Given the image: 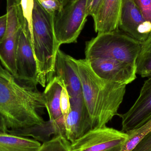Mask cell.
Masks as SVG:
<instances>
[{
    "mask_svg": "<svg viewBox=\"0 0 151 151\" xmlns=\"http://www.w3.org/2000/svg\"><path fill=\"white\" fill-rule=\"evenodd\" d=\"M45 108L44 95L37 86L19 81L0 64V114L9 129L42 124L39 112Z\"/></svg>",
    "mask_w": 151,
    "mask_h": 151,
    "instance_id": "6da1fadb",
    "label": "cell"
},
{
    "mask_svg": "<svg viewBox=\"0 0 151 151\" xmlns=\"http://www.w3.org/2000/svg\"><path fill=\"white\" fill-rule=\"evenodd\" d=\"M76 62L91 129L106 127L119 114L127 85L99 78L92 71L85 59H76Z\"/></svg>",
    "mask_w": 151,
    "mask_h": 151,
    "instance_id": "7a4b0ae2",
    "label": "cell"
},
{
    "mask_svg": "<svg viewBox=\"0 0 151 151\" xmlns=\"http://www.w3.org/2000/svg\"><path fill=\"white\" fill-rule=\"evenodd\" d=\"M32 41L38 69V83L45 87L54 77L56 56L60 46L56 39L53 16L37 0L32 15Z\"/></svg>",
    "mask_w": 151,
    "mask_h": 151,
    "instance_id": "3957f363",
    "label": "cell"
},
{
    "mask_svg": "<svg viewBox=\"0 0 151 151\" xmlns=\"http://www.w3.org/2000/svg\"><path fill=\"white\" fill-rule=\"evenodd\" d=\"M141 47V42L119 29L98 34L96 37L87 42L85 59H114L136 66Z\"/></svg>",
    "mask_w": 151,
    "mask_h": 151,
    "instance_id": "277c9868",
    "label": "cell"
},
{
    "mask_svg": "<svg viewBox=\"0 0 151 151\" xmlns=\"http://www.w3.org/2000/svg\"><path fill=\"white\" fill-rule=\"evenodd\" d=\"M88 0H66L53 15V26L59 46L76 42L88 17Z\"/></svg>",
    "mask_w": 151,
    "mask_h": 151,
    "instance_id": "5b68a950",
    "label": "cell"
},
{
    "mask_svg": "<svg viewBox=\"0 0 151 151\" xmlns=\"http://www.w3.org/2000/svg\"><path fill=\"white\" fill-rule=\"evenodd\" d=\"M128 135L106 127L91 129L71 143L70 151H105L122 145Z\"/></svg>",
    "mask_w": 151,
    "mask_h": 151,
    "instance_id": "8992f818",
    "label": "cell"
},
{
    "mask_svg": "<svg viewBox=\"0 0 151 151\" xmlns=\"http://www.w3.org/2000/svg\"><path fill=\"white\" fill-rule=\"evenodd\" d=\"M17 80L23 83L37 86L38 69L32 44L31 34L27 28L21 27L17 38L16 52Z\"/></svg>",
    "mask_w": 151,
    "mask_h": 151,
    "instance_id": "52a82bcc",
    "label": "cell"
},
{
    "mask_svg": "<svg viewBox=\"0 0 151 151\" xmlns=\"http://www.w3.org/2000/svg\"><path fill=\"white\" fill-rule=\"evenodd\" d=\"M86 60L92 71L104 80L127 85L136 79V67L128 63L107 58Z\"/></svg>",
    "mask_w": 151,
    "mask_h": 151,
    "instance_id": "ba28073f",
    "label": "cell"
},
{
    "mask_svg": "<svg viewBox=\"0 0 151 151\" xmlns=\"http://www.w3.org/2000/svg\"><path fill=\"white\" fill-rule=\"evenodd\" d=\"M122 119V132L137 128L151 119V77L145 80L138 98L129 110L118 114Z\"/></svg>",
    "mask_w": 151,
    "mask_h": 151,
    "instance_id": "9c48e42d",
    "label": "cell"
},
{
    "mask_svg": "<svg viewBox=\"0 0 151 151\" xmlns=\"http://www.w3.org/2000/svg\"><path fill=\"white\" fill-rule=\"evenodd\" d=\"M119 28L140 42L145 41L151 33V25L144 18L133 0H122Z\"/></svg>",
    "mask_w": 151,
    "mask_h": 151,
    "instance_id": "30bf717a",
    "label": "cell"
},
{
    "mask_svg": "<svg viewBox=\"0 0 151 151\" xmlns=\"http://www.w3.org/2000/svg\"><path fill=\"white\" fill-rule=\"evenodd\" d=\"M54 75L63 82L70 99L82 96L81 83L76 59L60 49L56 56Z\"/></svg>",
    "mask_w": 151,
    "mask_h": 151,
    "instance_id": "8fae6325",
    "label": "cell"
},
{
    "mask_svg": "<svg viewBox=\"0 0 151 151\" xmlns=\"http://www.w3.org/2000/svg\"><path fill=\"white\" fill-rule=\"evenodd\" d=\"M70 111L65 120V138L72 143L91 129V127L83 95L70 99Z\"/></svg>",
    "mask_w": 151,
    "mask_h": 151,
    "instance_id": "7c38bea8",
    "label": "cell"
},
{
    "mask_svg": "<svg viewBox=\"0 0 151 151\" xmlns=\"http://www.w3.org/2000/svg\"><path fill=\"white\" fill-rule=\"evenodd\" d=\"M122 0H103L92 17L98 34L119 30V22Z\"/></svg>",
    "mask_w": 151,
    "mask_h": 151,
    "instance_id": "4fadbf2b",
    "label": "cell"
},
{
    "mask_svg": "<svg viewBox=\"0 0 151 151\" xmlns=\"http://www.w3.org/2000/svg\"><path fill=\"white\" fill-rule=\"evenodd\" d=\"M64 86L59 78L54 76L48 83L43 94L49 120L65 129L64 119L60 107V97Z\"/></svg>",
    "mask_w": 151,
    "mask_h": 151,
    "instance_id": "5bb4252c",
    "label": "cell"
},
{
    "mask_svg": "<svg viewBox=\"0 0 151 151\" xmlns=\"http://www.w3.org/2000/svg\"><path fill=\"white\" fill-rule=\"evenodd\" d=\"M8 133L18 136L32 137L42 143L47 142L53 137L63 135L65 137V129L50 121H44L40 125H36L25 128L8 129Z\"/></svg>",
    "mask_w": 151,
    "mask_h": 151,
    "instance_id": "9a60e30c",
    "label": "cell"
},
{
    "mask_svg": "<svg viewBox=\"0 0 151 151\" xmlns=\"http://www.w3.org/2000/svg\"><path fill=\"white\" fill-rule=\"evenodd\" d=\"M40 142L7 133L0 134V151H38Z\"/></svg>",
    "mask_w": 151,
    "mask_h": 151,
    "instance_id": "2e32d148",
    "label": "cell"
},
{
    "mask_svg": "<svg viewBox=\"0 0 151 151\" xmlns=\"http://www.w3.org/2000/svg\"><path fill=\"white\" fill-rule=\"evenodd\" d=\"M136 67L137 74L143 78L151 77V33L145 41L141 42Z\"/></svg>",
    "mask_w": 151,
    "mask_h": 151,
    "instance_id": "e0dca14e",
    "label": "cell"
},
{
    "mask_svg": "<svg viewBox=\"0 0 151 151\" xmlns=\"http://www.w3.org/2000/svg\"><path fill=\"white\" fill-rule=\"evenodd\" d=\"M151 131V119L141 127L127 132V138L122 146L121 151H131Z\"/></svg>",
    "mask_w": 151,
    "mask_h": 151,
    "instance_id": "ac0fdd59",
    "label": "cell"
},
{
    "mask_svg": "<svg viewBox=\"0 0 151 151\" xmlns=\"http://www.w3.org/2000/svg\"><path fill=\"white\" fill-rule=\"evenodd\" d=\"M70 143L64 136H55L43 143L38 151H70Z\"/></svg>",
    "mask_w": 151,
    "mask_h": 151,
    "instance_id": "d6986e66",
    "label": "cell"
},
{
    "mask_svg": "<svg viewBox=\"0 0 151 151\" xmlns=\"http://www.w3.org/2000/svg\"><path fill=\"white\" fill-rule=\"evenodd\" d=\"M144 18L151 25V0H133Z\"/></svg>",
    "mask_w": 151,
    "mask_h": 151,
    "instance_id": "ffe728a7",
    "label": "cell"
},
{
    "mask_svg": "<svg viewBox=\"0 0 151 151\" xmlns=\"http://www.w3.org/2000/svg\"><path fill=\"white\" fill-rule=\"evenodd\" d=\"M40 5L51 15H54L59 11L63 4L59 0H37Z\"/></svg>",
    "mask_w": 151,
    "mask_h": 151,
    "instance_id": "44dd1931",
    "label": "cell"
},
{
    "mask_svg": "<svg viewBox=\"0 0 151 151\" xmlns=\"http://www.w3.org/2000/svg\"><path fill=\"white\" fill-rule=\"evenodd\" d=\"M60 107L65 120L70 111V96L65 86L60 97Z\"/></svg>",
    "mask_w": 151,
    "mask_h": 151,
    "instance_id": "7402d4cb",
    "label": "cell"
},
{
    "mask_svg": "<svg viewBox=\"0 0 151 151\" xmlns=\"http://www.w3.org/2000/svg\"><path fill=\"white\" fill-rule=\"evenodd\" d=\"M131 151H151V131Z\"/></svg>",
    "mask_w": 151,
    "mask_h": 151,
    "instance_id": "603a6c76",
    "label": "cell"
},
{
    "mask_svg": "<svg viewBox=\"0 0 151 151\" xmlns=\"http://www.w3.org/2000/svg\"><path fill=\"white\" fill-rule=\"evenodd\" d=\"M7 29V15L0 17V42L3 40L6 34Z\"/></svg>",
    "mask_w": 151,
    "mask_h": 151,
    "instance_id": "cb8c5ba5",
    "label": "cell"
},
{
    "mask_svg": "<svg viewBox=\"0 0 151 151\" xmlns=\"http://www.w3.org/2000/svg\"><path fill=\"white\" fill-rule=\"evenodd\" d=\"M103 1V0H93L88 12V16H91L92 17H94Z\"/></svg>",
    "mask_w": 151,
    "mask_h": 151,
    "instance_id": "d4e9b609",
    "label": "cell"
},
{
    "mask_svg": "<svg viewBox=\"0 0 151 151\" xmlns=\"http://www.w3.org/2000/svg\"><path fill=\"white\" fill-rule=\"evenodd\" d=\"M8 129H9L7 127L4 119L0 114V134H6L8 133Z\"/></svg>",
    "mask_w": 151,
    "mask_h": 151,
    "instance_id": "484cf974",
    "label": "cell"
},
{
    "mask_svg": "<svg viewBox=\"0 0 151 151\" xmlns=\"http://www.w3.org/2000/svg\"><path fill=\"white\" fill-rule=\"evenodd\" d=\"M122 146V145L114 147V148H112V149H110V150L105 151H121Z\"/></svg>",
    "mask_w": 151,
    "mask_h": 151,
    "instance_id": "4316f807",
    "label": "cell"
},
{
    "mask_svg": "<svg viewBox=\"0 0 151 151\" xmlns=\"http://www.w3.org/2000/svg\"><path fill=\"white\" fill-rule=\"evenodd\" d=\"M93 0H88V3H87V12H88H88L89 11L90 8L91 6Z\"/></svg>",
    "mask_w": 151,
    "mask_h": 151,
    "instance_id": "83f0119b",
    "label": "cell"
},
{
    "mask_svg": "<svg viewBox=\"0 0 151 151\" xmlns=\"http://www.w3.org/2000/svg\"><path fill=\"white\" fill-rule=\"evenodd\" d=\"M59 1H60V2H61V3L63 5V4H64L66 0H59Z\"/></svg>",
    "mask_w": 151,
    "mask_h": 151,
    "instance_id": "f1b7e54d",
    "label": "cell"
}]
</instances>
